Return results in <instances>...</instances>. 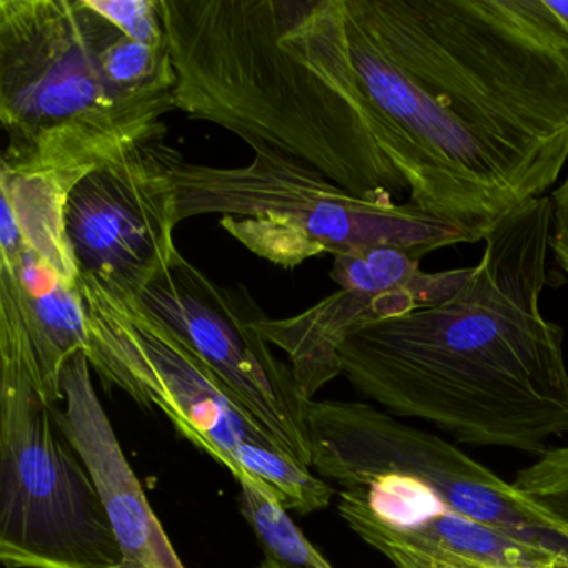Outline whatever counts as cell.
<instances>
[{"label":"cell","instance_id":"16","mask_svg":"<svg viewBox=\"0 0 568 568\" xmlns=\"http://www.w3.org/2000/svg\"><path fill=\"white\" fill-rule=\"evenodd\" d=\"M550 251L555 262L568 277V172L564 182L551 192Z\"/></svg>","mask_w":568,"mask_h":568},{"label":"cell","instance_id":"4","mask_svg":"<svg viewBox=\"0 0 568 568\" xmlns=\"http://www.w3.org/2000/svg\"><path fill=\"white\" fill-rule=\"evenodd\" d=\"M241 168L192 164L162 144L178 187L179 215H217L219 225L247 251L277 267L308 258L394 247L424 258L432 252L485 241L480 232L428 214L412 202L377 204L348 194L301 159L262 142Z\"/></svg>","mask_w":568,"mask_h":568},{"label":"cell","instance_id":"11","mask_svg":"<svg viewBox=\"0 0 568 568\" xmlns=\"http://www.w3.org/2000/svg\"><path fill=\"white\" fill-rule=\"evenodd\" d=\"M338 497L348 527L395 568H568L551 551L458 514L417 478L381 475Z\"/></svg>","mask_w":568,"mask_h":568},{"label":"cell","instance_id":"9","mask_svg":"<svg viewBox=\"0 0 568 568\" xmlns=\"http://www.w3.org/2000/svg\"><path fill=\"white\" fill-rule=\"evenodd\" d=\"M135 295L215 372L288 457L311 468L308 400L291 365L274 354L258 328L268 315L247 287L217 284L179 252Z\"/></svg>","mask_w":568,"mask_h":568},{"label":"cell","instance_id":"13","mask_svg":"<svg viewBox=\"0 0 568 568\" xmlns=\"http://www.w3.org/2000/svg\"><path fill=\"white\" fill-rule=\"evenodd\" d=\"M471 271L425 272L417 287L384 295L337 278L334 294L292 317H265L258 328L272 347L284 352L302 397L314 400L322 387L342 375L341 348L352 332L368 322L444 304L464 287Z\"/></svg>","mask_w":568,"mask_h":568},{"label":"cell","instance_id":"6","mask_svg":"<svg viewBox=\"0 0 568 568\" xmlns=\"http://www.w3.org/2000/svg\"><path fill=\"white\" fill-rule=\"evenodd\" d=\"M79 295L88 322L85 355L105 387L121 388L144 407L158 405L235 480L257 481L285 510L312 514L331 504L332 485L288 457L234 392L134 292L81 272Z\"/></svg>","mask_w":568,"mask_h":568},{"label":"cell","instance_id":"2","mask_svg":"<svg viewBox=\"0 0 568 568\" xmlns=\"http://www.w3.org/2000/svg\"><path fill=\"white\" fill-rule=\"evenodd\" d=\"M550 235L547 195L505 215L457 294L352 332L342 375L392 415L462 444L544 455L568 434L565 332L540 304Z\"/></svg>","mask_w":568,"mask_h":568},{"label":"cell","instance_id":"3","mask_svg":"<svg viewBox=\"0 0 568 568\" xmlns=\"http://www.w3.org/2000/svg\"><path fill=\"white\" fill-rule=\"evenodd\" d=\"M175 111L301 159L355 197L407 181L348 102L342 0H159Z\"/></svg>","mask_w":568,"mask_h":568},{"label":"cell","instance_id":"5","mask_svg":"<svg viewBox=\"0 0 568 568\" xmlns=\"http://www.w3.org/2000/svg\"><path fill=\"white\" fill-rule=\"evenodd\" d=\"M118 31L88 0H0L2 164L164 141L174 95L132 98L105 72Z\"/></svg>","mask_w":568,"mask_h":568},{"label":"cell","instance_id":"17","mask_svg":"<svg viewBox=\"0 0 568 568\" xmlns=\"http://www.w3.org/2000/svg\"><path fill=\"white\" fill-rule=\"evenodd\" d=\"M545 4L568 31V0H545Z\"/></svg>","mask_w":568,"mask_h":568},{"label":"cell","instance_id":"1","mask_svg":"<svg viewBox=\"0 0 568 568\" xmlns=\"http://www.w3.org/2000/svg\"><path fill=\"white\" fill-rule=\"evenodd\" d=\"M365 129L408 202L487 237L568 161V31L545 0H342Z\"/></svg>","mask_w":568,"mask_h":568},{"label":"cell","instance_id":"8","mask_svg":"<svg viewBox=\"0 0 568 568\" xmlns=\"http://www.w3.org/2000/svg\"><path fill=\"white\" fill-rule=\"evenodd\" d=\"M305 425L311 468L341 490L381 475L417 478L458 514L568 561V530L438 435L358 402L308 400Z\"/></svg>","mask_w":568,"mask_h":568},{"label":"cell","instance_id":"18","mask_svg":"<svg viewBox=\"0 0 568 568\" xmlns=\"http://www.w3.org/2000/svg\"><path fill=\"white\" fill-rule=\"evenodd\" d=\"M258 568H291L287 567V565L278 564L277 560H274V558L265 557V560L262 561L261 567Z\"/></svg>","mask_w":568,"mask_h":568},{"label":"cell","instance_id":"7","mask_svg":"<svg viewBox=\"0 0 568 568\" xmlns=\"http://www.w3.org/2000/svg\"><path fill=\"white\" fill-rule=\"evenodd\" d=\"M0 560L128 568L101 491L31 352L0 344Z\"/></svg>","mask_w":568,"mask_h":568},{"label":"cell","instance_id":"12","mask_svg":"<svg viewBox=\"0 0 568 568\" xmlns=\"http://www.w3.org/2000/svg\"><path fill=\"white\" fill-rule=\"evenodd\" d=\"M62 395V425L101 491L128 568H184L122 452L84 352L65 365Z\"/></svg>","mask_w":568,"mask_h":568},{"label":"cell","instance_id":"14","mask_svg":"<svg viewBox=\"0 0 568 568\" xmlns=\"http://www.w3.org/2000/svg\"><path fill=\"white\" fill-rule=\"evenodd\" d=\"M514 487L568 530V445L548 448L535 464L518 471Z\"/></svg>","mask_w":568,"mask_h":568},{"label":"cell","instance_id":"15","mask_svg":"<svg viewBox=\"0 0 568 568\" xmlns=\"http://www.w3.org/2000/svg\"><path fill=\"white\" fill-rule=\"evenodd\" d=\"M89 6L105 21L132 41L149 45H165L159 0H88Z\"/></svg>","mask_w":568,"mask_h":568},{"label":"cell","instance_id":"10","mask_svg":"<svg viewBox=\"0 0 568 568\" xmlns=\"http://www.w3.org/2000/svg\"><path fill=\"white\" fill-rule=\"evenodd\" d=\"M162 144L131 149L72 189L65 231L82 274L138 294L181 252L178 187Z\"/></svg>","mask_w":568,"mask_h":568}]
</instances>
